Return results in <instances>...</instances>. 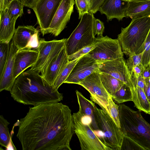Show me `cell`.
Listing matches in <instances>:
<instances>
[{
  "mask_svg": "<svg viewBox=\"0 0 150 150\" xmlns=\"http://www.w3.org/2000/svg\"><path fill=\"white\" fill-rule=\"evenodd\" d=\"M74 129L68 106L47 103L30 107L19 121L16 136L23 150H71Z\"/></svg>",
  "mask_w": 150,
  "mask_h": 150,
  "instance_id": "1",
  "label": "cell"
},
{
  "mask_svg": "<svg viewBox=\"0 0 150 150\" xmlns=\"http://www.w3.org/2000/svg\"><path fill=\"white\" fill-rule=\"evenodd\" d=\"M10 93L16 101L33 106L59 102L63 98V94L47 82L39 73L30 69L16 78Z\"/></svg>",
  "mask_w": 150,
  "mask_h": 150,
  "instance_id": "2",
  "label": "cell"
},
{
  "mask_svg": "<svg viewBox=\"0 0 150 150\" xmlns=\"http://www.w3.org/2000/svg\"><path fill=\"white\" fill-rule=\"evenodd\" d=\"M120 128L124 134L121 150H150V124L123 103L119 105Z\"/></svg>",
  "mask_w": 150,
  "mask_h": 150,
  "instance_id": "3",
  "label": "cell"
},
{
  "mask_svg": "<svg viewBox=\"0 0 150 150\" xmlns=\"http://www.w3.org/2000/svg\"><path fill=\"white\" fill-rule=\"evenodd\" d=\"M150 29V15L132 19L129 25L122 28L117 40L123 52L129 56L144 52V45Z\"/></svg>",
  "mask_w": 150,
  "mask_h": 150,
  "instance_id": "4",
  "label": "cell"
},
{
  "mask_svg": "<svg viewBox=\"0 0 150 150\" xmlns=\"http://www.w3.org/2000/svg\"><path fill=\"white\" fill-rule=\"evenodd\" d=\"M94 18L93 14L85 13L78 26L67 39L65 46L68 56L95 42L93 30Z\"/></svg>",
  "mask_w": 150,
  "mask_h": 150,
  "instance_id": "5",
  "label": "cell"
},
{
  "mask_svg": "<svg viewBox=\"0 0 150 150\" xmlns=\"http://www.w3.org/2000/svg\"><path fill=\"white\" fill-rule=\"evenodd\" d=\"M94 115L98 130L103 133L102 142L112 150H121L124 134L120 128L106 111L96 106Z\"/></svg>",
  "mask_w": 150,
  "mask_h": 150,
  "instance_id": "6",
  "label": "cell"
},
{
  "mask_svg": "<svg viewBox=\"0 0 150 150\" xmlns=\"http://www.w3.org/2000/svg\"><path fill=\"white\" fill-rule=\"evenodd\" d=\"M74 131L81 150H112L97 136L91 125V119L78 111L74 113Z\"/></svg>",
  "mask_w": 150,
  "mask_h": 150,
  "instance_id": "7",
  "label": "cell"
},
{
  "mask_svg": "<svg viewBox=\"0 0 150 150\" xmlns=\"http://www.w3.org/2000/svg\"><path fill=\"white\" fill-rule=\"evenodd\" d=\"M67 39L47 41L41 39L37 49L38 54L37 61L29 69L38 73L43 72L65 45Z\"/></svg>",
  "mask_w": 150,
  "mask_h": 150,
  "instance_id": "8",
  "label": "cell"
},
{
  "mask_svg": "<svg viewBox=\"0 0 150 150\" xmlns=\"http://www.w3.org/2000/svg\"><path fill=\"white\" fill-rule=\"evenodd\" d=\"M97 46L86 55L100 62L123 57V52L117 39H113L108 36H98Z\"/></svg>",
  "mask_w": 150,
  "mask_h": 150,
  "instance_id": "9",
  "label": "cell"
},
{
  "mask_svg": "<svg viewBox=\"0 0 150 150\" xmlns=\"http://www.w3.org/2000/svg\"><path fill=\"white\" fill-rule=\"evenodd\" d=\"M100 72H94L79 83V85L88 91L91 99L110 115L107 108L110 95L103 86L99 75Z\"/></svg>",
  "mask_w": 150,
  "mask_h": 150,
  "instance_id": "10",
  "label": "cell"
},
{
  "mask_svg": "<svg viewBox=\"0 0 150 150\" xmlns=\"http://www.w3.org/2000/svg\"><path fill=\"white\" fill-rule=\"evenodd\" d=\"M62 0H39L32 9L43 36L48 29Z\"/></svg>",
  "mask_w": 150,
  "mask_h": 150,
  "instance_id": "11",
  "label": "cell"
},
{
  "mask_svg": "<svg viewBox=\"0 0 150 150\" xmlns=\"http://www.w3.org/2000/svg\"><path fill=\"white\" fill-rule=\"evenodd\" d=\"M99 71L110 74L122 81L130 88L134 81L123 57L100 62Z\"/></svg>",
  "mask_w": 150,
  "mask_h": 150,
  "instance_id": "12",
  "label": "cell"
},
{
  "mask_svg": "<svg viewBox=\"0 0 150 150\" xmlns=\"http://www.w3.org/2000/svg\"><path fill=\"white\" fill-rule=\"evenodd\" d=\"M74 0H62L48 29L47 34L57 36L66 28L74 11Z\"/></svg>",
  "mask_w": 150,
  "mask_h": 150,
  "instance_id": "13",
  "label": "cell"
},
{
  "mask_svg": "<svg viewBox=\"0 0 150 150\" xmlns=\"http://www.w3.org/2000/svg\"><path fill=\"white\" fill-rule=\"evenodd\" d=\"M100 62L86 55L81 57L64 83L78 84L92 73L100 72Z\"/></svg>",
  "mask_w": 150,
  "mask_h": 150,
  "instance_id": "14",
  "label": "cell"
},
{
  "mask_svg": "<svg viewBox=\"0 0 150 150\" xmlns=\"http://www.w3.org/2000/svg\"><path fill=\"white\" fill-rule=\"evenodd\" d=\"M65 46L53 59L41 76L49 85L53 86L56 79L69 63Z\"/></svg>",
  "mask_w": 150,
  "mask_h": 150,
  "instance_id": "15",
  "label": "cell"
},
{
  "mask_svg": "<svg viewBox=\"0 0 150 150\" xmlns=\"http://www.w3.org/2000/svg\"><path fill=\"white\" fill-rule=\"evenodd\" d=\"M38 54V49L25 48L17 52L14 62L13 76L16 79L28 68L33 66Z\"/></svg>",
  "mask_w": 150,
  "mask_h": 150,
  "instance_id": "16",
  "label": "cell"
},
{
  "mask_svg": "<svg viewBox=\"0 0 150 150\" xmlns=\"http://www.w3.org/2000/svg\"><path fill=\"white\" fill-rule=\"evenodd\" d=\"M127 3L123 0H104L98 11L106 16L108 22L114 18L120 21L125 17Z\"/></svg>",
  "mask_w": 150,
  "mask_h": 150,
  "instance_id": "17",
  "label": "cell"
},
{
  "mask_svg": "<svg viewBox=\"0 0 150 150\" xmlns=\"http://www.w3.org/2000/svg\"><path fill=\"white\" fill-rule=\"evenodd\" d=\"M19 49L12 39L10 41L9 55L2 77L0 79V91L4 90L11 91L15 79L13 76L14 62Z\"/></svg>",
  "mask_w": 150,
  "mask_h": 150,
  "instance_id": "18",
  "label": "cell"
},
{
  "mask_svg": "<svg viewBox=\"0 0 150 150\" xmlns=\"http://www.w3.org/2000/svg\"><path fill=\"white\" fill-rule=\"evenodd\" d=\"M0 42L9 43L15 32L17 19L10 17L7 8L0 11Z\"/></svg>",
  "mask_w": 150,
  "mask_h": 150,
  "instance_id": "19",
  "label": "cell"
},
{
  "mask_svg": "<svg viewBox=\"0 0 150 150\" xmlns=\"http://www.w3.org/2000/svg\"><path fill=\"white\" fill-rule=\"evenodd\" d=\"M38 30L32 25L18 26L12 39L19 50L26 48Z\"/></svg>",
  "mask_w": 150,
  "mask_h": 150,
  "instance_id": "20",
  "label": "cell"
},
{
  "mask_svg": "<svg viewBox=\"0 0 150 150\" xmlns=\"http://www.w3.org/2000/svg\"><path fill=\"white\" fill-rule=\"evenodd\" d=\"M76 94L79 106V111L83 116L91 119V125L95 131L98 130L95 120L94 112L96 106L92 101L85 97L81 93L76 90Z\"/></svg>",
  "mask_w": 150,
  "mask_h": 150,
  "instance_id": "21",
  "label": "cell"
},
{
  "mask_svg": "<svg viewBox=\"0 0 150 150\" xmlns=\"http://www.w3.org/2000/svg\"><path fill=\"white\" fill-rule=\"evenodd\" d=\"M150 15V1L141 2L128 1L125 17L141 18Z\"/></svg>",
  "mask_w": 150,
  "mask_h": 150,
  "instance_id": "22",
  "label": "cell"
},
{
  "mask_svg": "<svg viewBox=\"0 0 150 150\" xmlns=\"http://www.w3.org/2000/svg\"><path fill=\"white\" fill-rule=\"evenodd\" d=\"M99 75L103 86L111 96L119 90L125 83L107 74L100 72Z\"/></svg>",
  "mask_w": 150,
  "mask_h": 150,
  "instance_id": "23",
  "label": "cell"
},
{
  "mask_svg": "<svg viewBox=\"0 0 150 150\" xmlns=\"http://www.w3.org/2000/svg\"><path fill=\"white\" fill-rule=\"evenodd\" d=\"M10 123L2 115H0V144L6 148L12 141V135L10 136L8 126Z\"/></svg>",
  "mask_w": 150,
  "mask_h": 150,
  "instance_id": "24",
  "label": "cell"
},
{
  "mask_svg": "<svg viewBox=\"0 0 150 150\" xmlns=\"http://www.w3.org/2000/svg\"><path fill=\"white\" fill-rule=\"evenodd\" d=\"M111 96L112 99L118 103L132 101V96L131 88L125 83H124L119 90Z\"/></svg>",
  "mask_w": 150,
  "mask_h": 150,
  "instance_id": "25",
  "label": "cell"
},
{
  "mask_svg": "<svg viewBox=\"0 0 150 150\" xmlns=\"http://www.w3.org/2000/svg\"><path fill=\"white\" fill-rule=\"evenodd\" d=\"M10 47V42H0V79L4 74L8 61Z\"/></svg>",
  "mask_w": 150,
  "mask_h": 150,
  "instance_id": "26",
  "label": "cell"
},
{
  "mask_svg": "<svg viewBox=\"0 0 150 150\" xmlns=\"http://www.w3.org/2000/svg\"><path fill=\"white\" fill-rule=\"evenodd\" d=\"M81 57L69 62L54 82L53 86L55 90H58L60 86L64 83Z\"/></svg>",
  "mask_w": 150,
  "mask_h": 150,
  "instance_id": "27",
  "label": "cell"
},
{
  "mask_svg": "<svg viewBox=\"0 0 150 150\" xmlns=\"http://www.w3.org/2000/svg\"><path fill=\"white\" fill-rule=\"evenodd\" d=\"M24 6L21 0H12L7 7L10 17L17 19L21 17L24 13Z\"/></svg>",
  "mask_w": 150,
  "mask_h": 150,
  "instance_id": "28",
  "label": "cell"
},
{
  "mask_svg": "<svg viewBox=\"0 0 150 150\" xmlns=\"http://www.w3.org/2000/svg\"><path fill=\"white\" fill-rule=\"evenodd\" d=\"M107 108L110 116L117 126L120 128L119 105L115 103L110 95L108 99V105L107 107Z\"/></svg>",
  "mask_w": 150,
  "mask_h": 150,
  "instance_id": "29",
  "label": "cell"
},
{
  "mask_svg": "<svg viewBox=\"0 0 150 150\" xmlns=\"http://www.w3.org/2000/svg\"><path fill=\"white\" fill-rule=\"evenodd\" d=\"M99 40V37L98 36L96 38V41L93 44L89 46L86 47L75 53L68 56L69 61H73L88 53L97 46Z\"/></svg>",
  "mask_w": 150,
  "mask_h": 150,
  "instance_id": "30",
  "label": "cell"
},
{
  "mask_svg": "<svg viewBox=\"0 0 150 150\" xmlns=\"http://www.w3.org/2000/svg\"><path fill=\"white\" fill-rule=\"evenodd\" d=\"M144 52L136 54L134 53L130 54L126 63L127 66L131 76L133 68L142 63Z\"/></svg>",
  "mask_w": 150,
  "mask_h": 150,
  "instance_id": "31",
  "label": "cell"
},
{
  "mask_svg": "<svg viewBox=\"0 0 150 150\" xmlns=\"http://www.w3.org/2000/svg\"><path fill=\"white\" fill-rule=\"evenodd\" d=\"M76 6L80 19L85 13L89 12L90 7L85 0H74Z\"/></svg>",
  "mask_w": 150,
  "mask_h": 150,
  "instance_id": "32",
  "label": "cell"
},
{
  "mask_svg": "<svg viewBox=\"0 0 150 150\" xmlns=\"http://www.w3.org/2000/svg\"><path fill=\"white\" fill-rule=\"evenodd\" d=\"M104 23L100 19L94 18L93 23V30L94 35L101 36L104 31Z\"/></svg>",
  "mask_w": 150,
  "mask_h": 150,
  "instance_id": "33",
  "label": "cell"
},
{
  "mask_svg": "<svg viewBox=\"0 0 150 150\" xmlns=\"http://www.w3.org/2000/svg\"><path fill=\"white\" fill-rule=\"evenodd\" d=\"M145 68L142 63H140L133 68L131 76L137 81L138 78L142 74Z\"/></svg>",
  "mask_w": 150,
  "mask_h": 150,
  "instance_id": "34",
  "label": "cell"
},
{
  "mask_svg": "<svg viewBox=\"0 0 150 150\" xmlns=\"http://www.w3.org/2000/svg\"><path fill=\"white\" fill-rule=\"evenodd\" d=\"M104 0H91L89 12L93 14L98 11L99 8Z\"/></svg>",
  "mask_w": 150,
  "mask_h": 150,
  "instance_id": "35",
  "label": "cell"
},
{
  "mask_svg": "<svg viewBox=\"0 0 150 150\" xmlns=\"http://www.w3.org/2000/svg\"><path fill=\"white\" fill-rule=\"evenodd\" d=\"M39 0H21L24 6L33 9Z\"/></svg>",
  "mask_w": 150,
  "mask_h": 150,
  "instance_id": "36",
  "label": "cell"
},
{
  "mask_svg": "<svg viewBox=\"0 0 150 150\" xmlns=\"http://www.w3.org/2000/svg\"><path fill=\"white\" fill-rule=\"evenodd\" d=\"M142 76L144 79L150 78V68L148 67L146 68L142 74Z\"/></svg>",
  "mask_w": 150,
  "mask_h": 150,
  "instance_id": "37",
  "label": "cell"
},
{
  "mask_svg": "<svg viewBox=\"0 0 150 150\" xmlns=\"http://www.w3.org/2000/svg\"><path fill=\"white\" fill-rule=\"evenodd\" d=\"M4 0H0V11L5 9Z\"/></svg>",
  "mask_w": 150,
  "mask_h": 150,
  "instance_id": "38",
  "label": "cell"
},
{
  "mask_svg": "<svg viewBox=\"0 0 150 150\" xmlns=\"http://www.w3.org/2000/svg\"><path fill=\"white\" fill-rule=\"evenodd\" d=\"M12 0H4V6L5 8H7L9 4Z\"/></svg>",
  "mask_w": 150,
  "mask_h": 150,
  "instance_id": "39",
  "label": "cell"
},
{
  "mask_svg": "<svg viewBox=\"0 0 150 150\" xmlns=\"http://www.w3.org/2000/svg\"><path fill=\"white\" fill-rule=\"evenodd\" d=\"M126 1H134V2H141L147 1H149L150 0H123Z\"/></svg>",
  "mask_w": 150,
  "mask_h": 150,
  "instance_id": "40",
  "label": "cell"
},
{
  "mask_svg": "<svg viewBox=\"0 0 150 150\" xmlns=\"http://www.w3.org/2000/svg\"><path fill=\"white\" fill-rule=\"evenodd\" d=\"M88 5H89L90 8L91 6V0H85Z\"/></svg>",
  "mask_w": 150,
  "mask_h": 150,
  "instance_id": "41",
  "label": "cell"
},
{
  "mask_svg": "<svg viewBox=\"0 0 150 150\" xmlns=\"http://www.w3.org/2000/svg\"><path fill=\"white\" fill-rule=\"evenodd\" d=\"M148 67L149 68H150V64H149V65Z\"/></svg>",
  "mask_w": 150,
  "mask_h": 150,
  "instance_id": "42",
  "label": "cell"
},
{
  "mask_svg": "<svg viewBox=\"0 0 150 150\" xmlns=\"http://www.w3.org/2000/svg\"></svg>",
  "mask_w": 150,
  "mask_h": 150,
  "instance_id": "43",
  "label": "cell"
}]
</instances>
